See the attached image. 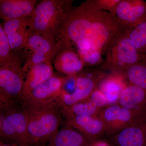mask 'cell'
<instances>
[{"label":"cell","instance_id":"obj_1","mask_svg":"<svg viewBox=\"0 0 146 146\" xmlns=\"http://www.w3.org/2000/svg\"><path fill=\"white\" fill-rule=\"evenodd\" d=\"M123 29L114 16L87 0L68 14L58 42L74 49L84 65L102 61V56Z\"/></svg>","mask_w":146,"mask_h":146},{"label":"cell","instance_id":"obj_2","mask_svg":"<svg viewBox=\"0 0 146 146\" xmlns=\"http://www.w3.org/2000/svg\"><path fill=\"white\" fill-rule=\"evenodd\" d=\"M73 2L70 0L40 2L36 4L34 13L29 19L30 29L58 42L66 18L72 9Z\"/></svg>","mask_w":146,"mask_h":146},{"label":"cell","instance_id":"obj_3","mask_svg":"<svg viewBox=\"0 0 146 146\" xmlns=\"http://www.w3.org/2000/svg\"><path fill=\"white\" fill-rule=\"evenodd\" d=\"M23 108L27 116L29 145L41 146L48 143L60 129L62 122L59 106Z\"/></svg>","mask_w":146,"mask_h":146},{"label":"cell","instance_id":"obj_4","mask_svg":"<svg viewBox=\"0 0 146 146\" xmlns=\"http://www.w3.org/2000/svg\"><path fill=\"white\" fill-rule=\"evenodd\" d=\"M132 29L123 30L113 39L106 52V58L100 66L102 70L125 77L129 69L134 64L146 60L131 41Z\"/></svg>","mask_w":146,"mask_h":146},{"label":"cell","instance_id":"obj_5","mask_svg":"<svg viewBox=\"0 0 146 146\" xmlns=\"http://www.w3.org/2000/svg\"><path fill=\"white\" fill-rule=\"evenodd\" d=\"M24 82L23 66L20 57L15 54L10 60L0 65L1 110L19 104Z\"/></svg>","mask_w":146,"mask_h":146},{"label":"cell","instance_id":"obj_6","mask_svg":"<svg viewBox=\"0 0 146 146\" xmlns=\"http://www.w3.org/2000/svg\"><path fill=\"white\" fill-rule=\"evenodd\" d=\"M27 124L26 112L21 105L1 110V141L18 146L29 145Z\"/></svg>","mask_w":146,"mask_h":146},{"label":"cell","instance_id":"obj_7","mask_svg":"<svg viewBox=\"0 0 146 146\" xmlns=\"http://www.w3.org/2000/svg\"><path fill=\"white\" fill-rule=\"evenodd\" d=\"M24 50L26 59L24 65L28 66L52 61L60 48L55 40L45 37L30 29Z\"/></svg>","mask_w":146,"mask_h":146},{"label":"cell","instance_id":"obj_8","mask_svg":"<svg viewBox=\"0 0 146 146\" xmlns=\"http://www.w3.org/2000/svg\"><path fill=\"white\" fill-rule=\"evenodd\" d=\"M64 78L54 75L36 87L20 103L24 108L59 106Z\"/></svg>","mask_w":146,"mask_h":146},{"label":"cell","instance_id":"obj_9","mask_svg":"<svg viewBox=\"0 0 146 146\" xmlns=\"http://www.w3.org/2000/svg\"><path fill=\"white\" fill-rule=\"evenodd\" d=\"M112 15L123 29H133L146 18V1L121 0Z\"/></svg>","mask_w":146,"mask_h":146},{"label":"cell","instance_id":"obj_10","mask_svg":"<svg viewBox=\"0 0 146 146\" xmlns=\"http://www.w3.org/2000/svg\"><path fill=\"white\" fill-rule=\"evenodd\" d=\"M106 75L102 72L96 77H93L91 73L77 76L75 90L71 94H61L59 107L71 106L88 99Z\"/></svg>","mask_w":146,"mask_h":146},{"label":"cell","instance_id":"obj_11","mask_svg":"<svg viewBox=\"0 0 146 146\" xmlns=\"http://www.w3.org/2000/svg\"><path fill=\"white\" fill-rule=\"evenodd\" d=\"M25 82L23 88L19 97V104L32 91L54 75L51 61L39 64L23 66Z\"/></svg>","mask_w":146,"mask_h":146},{"label":"cell","instance_id":"obj_12","mask_svg":"<svg viewBox=\"0 0 146 146\" xmlns=\"http://www.w3.org/2000/svg\"><path fill=\"white\" fill-rule=\"evenodd\" d=\"M98 117L108 133L118 132L137 119L132 112L119 104H112L102 110Z\"/></svg>","mask_w":146,"mask_h":146},{"label":"cell","instance_id":"obj_13","mask_svg":"<svg viewBox=\"0 0 146 146\" xmlns=\"http://www.w3.org/2000/svg\"><path fill=\"white\" fill-rule=\"evenodd\" d=\"M112 141L115 146H146V117L136 119L117 132Z\"/></svg>","mask_w":146,"mask_h":146},{"label":"cell","instance_id":"obj_14","mask_svg":"<svg viewBox=\"0 0 146 146\" xmlns=\"http://www.w3.org/2000/svg\"><path fill=\"white\" fill-rule=\"evenodd\" d=\"M118 102L136 119L146 117V91L143 89L129 84L123 90Z\"/></svg>","mask_w":146,"mask_h":146},{"label":"cell","instance_id":"obj_15","mask_svg":"<svg viewBox=\"0 0 146 146\" xmlns=\"http://www.w3.org/2000/svg\"><path fill=\"white\" fill-rule=\"evenodd\" d=\"M30 18L13 19L4 21V31L9 42L11 52H19L24 48L29 33Z\"/></svg>","mask_w":146,"mask_h":146},{"label":"cell","instance_id":"obj_16","mask_svg":"<svg viewBox=\"0 0 146 146\" xmlns=\"http://www.w3.org/2000/svg\"><path fill=\"white\" fill-rule=\"evenodd\" d=\"M66 124L94 141L106 133L104 124L98 116H75L66 120Z\"/></svg>","mask_w":146,"mask_h":146},{"label":"cell","instance_id":"obj_17","mask_svg":"<svg viewBox=\"0 0 146 146\" xmlns=\"http://www.w3.org/2000/svg\"><path fill=\"white\" fill-rule=\"evenodd\" d=\"M36 0H0V16L4 21L30 18L34 13Z\"/></svg>","mask_w":146,"mask_h":146},{"label":"cell","instance_id":"obj_18","mask_svg":"<svg viewBox=\"0 0 146 146\" xmlns=\"http://www.w3.org/2000/svg\"><path fill=\"white\" fill-rule=\"evenodd\" d=\"M56 70L68 76H76L84 66L81 58L75 50L65 47L58 52L53 59Z\"/></svg>","mask_w":146,"mask_h":146},{"label":"cell","instance_id":"obj_19","mask_svg":"<svg viewBox=\"0 0 146 146\" xmlns=\"http://www.w3.org/2000/svg\"><path fill=\"white\" fill-rule=\"evenodd\" d=\"M94 142L70 126L65 124L45 146H92Z\"/></svg>","mask_w":146,"mask_h":146},{"label":"cell","instance_id":"obj_20","mask_svg":"<svg viewBox=\"0 0 146 146\" xmlns=\"http://www.w3.org/2000/svg\"><path fill=\"white\" fill-rule=\"evenodd\" d=\"M126 78L119 75L111 74L106 75L99 84L98 89L104 94L108 104H114L119 101L123 90L127 85Z\"/></svg>","mask_w":146,"mask_h":146},{"label":"cell","instance_id":"obj_21","mask_svg":"<svg viewBox=\"0 0 146 146\" xmlns=\"http://www.w3.org/2000/svg\"><path fill=\"white\" fill-rule=\"evenodd\" d=\"M102 110L89 99L71 106L60 108L61 115L66 120L78 116H98Z\"/></svg>","mask_w":146,"mask_h":146},{"label":"cell","instance_id":"obj_22","mask_svg":"<svg viewBox=\"0 0 146 146\" xmlns=\"http://www.w3.org/2000/svg\"><path fill=\"white\" fill-rule=\"evenodd\" d=\"M125 78L130 84L146 91V60L131 67L126 73Z\"/></svg>","mask_w":146,"mask_h":146},{"label":"cell","instance_id":"obj_23","mask_svg":"<svg viewBox=\"0 0 146 146\" xmlns=\"http://www.w3.org/2000/svg\"><path fill=\"white\" fill-rule=\"evenodd\" d=\"M131 41L141 54L146 56V18L131 31Z\"/></svg>","mask_w":146,"mask_h":146},{"label":"cell","instance_id":"obj_24","mask_svg":"<svg viewBox=\"0 0 146 146\" xmlns=\"http://www.w3.org/2000/svg\"><path fill=\"white\" fill-rule=\"evenodd\" d=\"M15 54L11 52L7 36L3 26L0 25V65L10 60Z\"/></svg>","mask_w":146,"mask_h":146},{"label":"cell","instance_id":"obj_25","mask_svg":"<svg viewBox=\"0 0 146 146\" xmlns=\"http://www.w3.org/2000/svg\"><path fill=\"white\" fill-rule=\"evenodd\" d=\"M121 0H94V3L100 9L113 14Z\"/></svg>","mask_w":146,"mask_h":146},{"label":"cell","instance_id":"obj_26","mask_svg":"<svg viewBox=\"0 0 146 146\" xmlns=\"http://www.w3.org/2000/svg\"><path fill=\"white\" fill-rule=\"evenodd\" d=\"M89 99L97 107L100 109L108 104L106 97L98 88L93 91Z\"/></svg>","mask_w":146,"mask_h":146},{"label":"cell","instance_id":"obj_27","mask_svg":"<svg viewBox=\"0 0 146 146\" xmlns=\"http://www.w3.org/2000/svg\"><path fill=\"white\" fill-rule=\"evenodd\" d=\"M92 146H110L109 145L104 141H94Z\"/></svg>","mask_w":146,"mask_h":146},{"label":"cell","instance_id":"obj_28","mask_svg":"<svg viewBox=\"0 0 146 146\" xmlns=\"http://www.w3.org/2000/svg\"><path fill=\"white\" fill-rule=\"evenodd\" d=\"M0 146H19L16 145H13V144H9L6 143H4L2 141H1L0 142Z\"/></svg>","mask_w":146,"mask_h":146},{"label":"cell","instance_id":"obj_29","mask_svg":"<svg viewBox=\"0 0 146 146\" xmlns=\"http://www.w3.org/2000/svg\"><path fill=\"white\" fill-rule=\"evenodd\" d=\"M19 146H31L30 145H21Z\"/></svg>","mask_w":146,"mask_h":146}]
</instances>
